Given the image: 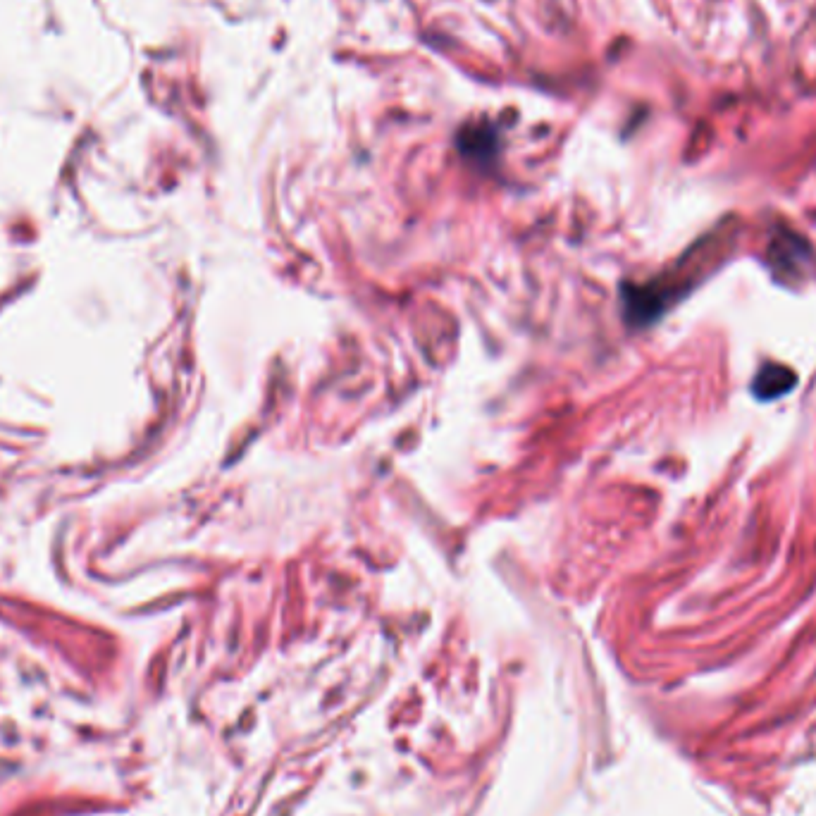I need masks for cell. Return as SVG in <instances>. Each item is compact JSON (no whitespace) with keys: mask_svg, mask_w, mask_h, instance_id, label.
Returning a JSON list of instances; mask_svg holds the SVG:
<instances>
[{"mask_svg":"<svg viewBox=\"0 0 816 816\" xmlns=\"http://www.w3.org/2000/svg\"><path fill=\"white\" fill-rule=\"evenodd\" d=\"M797 385V375L778 363H766L752 382V394L759 401H774Z\"/></svg>","mask_w":816,"mask_h":816,"instance_id":"cell-1","label":"cell"},{"mask_svg":"<svg viewBox=\"0 0 816 816\" xmlns=\"http://www.w3.org/2000/svg\"><path fill=\"white\" fill-rule=\"evenodd\" d=\"M800 246H805V241L797 239L795 234H788V237H776L774 244H771V258L776 261V272H788V263H793V270L797 272V265L802 270V253Z\"/></svg>","mask_w":816,"mask_h":816,"instance_id":"cell-2","label":"cell"}]
</instances>
